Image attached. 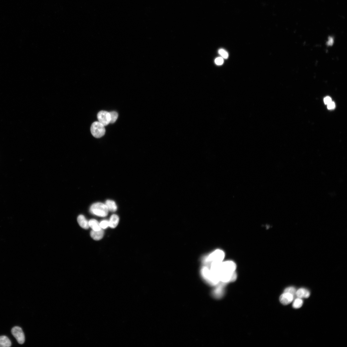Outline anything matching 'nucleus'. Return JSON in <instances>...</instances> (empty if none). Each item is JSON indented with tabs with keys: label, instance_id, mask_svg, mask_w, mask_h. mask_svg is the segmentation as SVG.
Returning <instances> with one entry per match:
<instances>
[{
	"label": "nucleus",
	"instance_id": "f257e3e1",
	"mask_svg": "<svg viewBox=\"0 0 347 347\" xmlns=\"http://www.w3.org/2000/svg\"><path fill=\"white\" fill-rule=\"evenodd\" d=\"M207 266L220 283L226 284L234 281L236 279V265L232 261L216 262Z\"/></svg>",
	"mask_w": 347,
	"mask_h": 347
},
{
	"label": "nucleus",
	"instance_id": "f03ea898",
	"mask_svg": "<svg viewBox=\"0 0 347 347\" xmlns=\"http://www.w3.org/2000/svg\"><path fill=\"white\" fill-rule=\"evenodd\" d=\"M224 252L220 249H217L211 253L203 260L204 263L207 265L211 263L223 261L225 257Z\"/></svg>",
	"mask_w": 347,
	"mask_h": 347
},
{
	"label": "nucleus",
	"instance_id": "7ed1b4c3",
	"mask_svg": "<svg viewBox=\"0 0 347 347\" xmlns=\"http://www.w3.org/2000/svg\"><path fill=\"white\" fill-rule=\"evenodd\" d=\"M108 210L103 203L97 202L92 204L90 208V213L93 215L100 217H105L108 214Z\"/></svg>",
	"mask_w": 347,
	"mask_h": 347
},
{
	"label": "nucleus",
	"instance_id": "20e7f679",
	"mask_svg": "<svg viewBox=\"0 0 347 347\" xmlns=\"http://www.w3.org/2000/svg\"><path fill=\"white\" fill-rule=\"evenodd\" d=\"M90 131L94 137L99 138L104 136L106 132L105 126L99 122H95L91 125Z\"/></svg>",
	"mask_w": 347,
	"mask_h": 347
},
{
	"label": "nucleus",
	"instance_id": "39448f33",
	"mask_svg": "<svg viewBox=\"0 0 347 347\" xmlns=\"http://www.w3.org/2000/svg\"><path fill=\"white\" fill-rule=\"evenodd\" d=\"M11 333L19 344H22L24 343L25 336L21 327L17 326L14 327L11 330Z\"/></svg>",
	"mask_w": 347,
	"mask_h": 347
},
{
	"label": "nucleus",
	"instance_id": "423d86ee",
	"mask_svg": "<svg viewBox=\"0 0 347 347\" xmlns=\"http://www.w3.org/2000/svg\"><path fill=\"white\" fill-rule=\"evenodd\" d=\"M98 122L104 126L107 125L111 122V115L109 112L105 111H100L98 114Z\"/></svg>",
	"mask_w": 347,
	"mask_h": 347
},
{
	"label": "nucleus",
	"instance_id": "0eeeda50",
	"mask_svg": "<svg viewBox=\"0 0 347 347\" xmlns=\"http://www.w3.org/2000/svg\"><path fill=\"white\" fill-rule=\"evenodd\" d=\"M293 296L292 294L288 293H284L280 296V301L282 304L287 305L293 301Z\"/></svg>",
	"mask_w": 347,
	"mask_h": 347
},
{
	"label": "nucleus",
	"instance_id": "6e6552de",
	"mask_svg": "<svg viewBox=\"0 0 347 347\" xmlns=\"http://www.w3.org/2000/svg\"><path fill=\"white\" fill-rule=\"evenodd\" d=\"M224 284L220 283L216 286V287L213 292L214 296L217 298L221 297L224 293Z\"/></svg>",
	"mask_w": 347,
	"mask_h": 347
},
{
	"label": "nucleus",
	"instance_id": "1a4fd4ad",
	"mask_svg": "<svg viewBox=\"0 0 347 347\" xmlns=\"http://www.w3.org/2000/svg\"><path fill=\"white\" fill-rule=\"evenodd\" d=\"M77 221L80 226L84 229H88L89 228V222L84 215H79L77 218Z\"/></svg>",
	"mask_w": 347,
	"mask_h": 347
},
{
	"label": "nucleus",
	"instance_id": "9d476101",
	"mask_svg": "<svg viewBox=\"0 0 347 347\" xmlns=\"http://www.w3.org/2000/svg\"><path fill=\"white\" fill-rule=\"evenodd\" d=\"M104 234V232L102 229L98 231L92 230L90 232V236L93 239L99 241L103 238Z\"/></svg>",
	"mask_w": 347,
	"mask_h": 347
},
{
	"label": "nucleus",
	"instance_id": "9b49d317",
	"mask_svg": "<svg viewBox=\"0 0 347 347\" xmlns=\"http://www.w3.org/2000/svg\"><path fill=\"white\" fill-rule=\"evenodd\" d=\"M119 217L116 215H113L110 217L109 221V227L112 228H115L119 223Z\"/></svg>",
	"mask_w": 347,
	"mask_h": 347
},
{
	"label": "nucleus",
	"instance_id": "f8f14e48",
	"mask_svg": "<svg viewBox=\"0 0 347 347\" xmlns=\"http://www.w3.org/2000/svg\"><path fill=\"white\" fill-rule=\"evenodd\" d=\"M310 293L307 290L304 288L299 289L296 293V295L300 298H307L310 297Z\"/></svg>",
	"mask_w": 347,
	"mask_h": 347
},
{
	"label": "nucleus",
	"instance_id": "ddd939ff",
	"mask_svg": "<svg viewBox=\"0 0 347 347\" xmlns=\"http://www.w3.org/2000/svg\"><path fill=\"white\" fill-rule=\"evenodd\" d=\"M89 227L92 228V230L98 231L102 229L100 225V223L95 219H92L90 220L89 222Z\"/></svg>",
	"mask_w": 347,
	"mask_h": 347
},
{
	"label": "nucleus",
	"instance_id": "4468645a",
	"mask_svg": "<svg viewBox=\"0 0 347 347\" xmlns=\"http://www.w3.org/2000/svg\"><path fill=\"white\" fill-rule=\"evenodd\" d=\"M11 345V342L7 336H0V347H9Z\"/></svg>",
	"mask_w": 347,
	"mask_h": 347
},
{
	"label": "nucleus",
	"instance_id": "2eb2a0df",
	"mask_svg": "<svg viewBox=\"0 0 347 347\" xmlns=\"http://www.w3.org/2000/svg\"><path fill=\"white\" fill-rule=\"evenodd\" d=\"M105 205L108 210L112 211V212H115L117 210V206L115 202L114 201L108 200L106 201Z\"/></svg>",
	"mask_w": 347,
	"mask_h": 347
},
{
	"label": "nucleus",
	"instance_id": "dca6fc26",
	"mask_svg": "<svg viewBox=\"0 0 347 347\" xmlns=\"http://www.w3.org/2000/svg\"><path fill=\"white\" fill-rule=\"evenodd\" d=\"M303 301L301 298H298L296 299L293 305V307L295 309L300 308L302 306Z\"/></svg>",
	"mask_w": 347,
	"mask_h": 347
},
{
	"label": "nucleus",
	"instance_id": "f3484780",
	"mask_svg": "<svg viewBox=\"0 0 347 347\" xmlns=\"http://www.w3.org/2000/svg\"><path fill=\"white\" fill-rule=\"evenodd\" d=\"M111 115V122L110 123L113 124L116 121L118 117V114L115 111H112L109 112Z\"/></svg>",
	"mask_w": 347,
	"mask_h": 347
},
{
	"label": "nucleus",
	"instance_id": "a211bd4d",
	"mask_svg": "<svg viewBox=\"0 0 347 347\" xmlns=\"http://www.w3.org/2000/svg\"><path fill=\"white\" fill-rule=\"evenodd\" d=\"M297 292L296 290L294 287H290L287 288L285 289L284 291V293H290L293 296L296 295V293Z\"/></svg>",
	"mask_w": 347,
	"mask_h": 347
},
{
	"label": "nucleus",
	"instance_id": "6ab92c4d",
	"mask_svg": "<svg viewBox=\"0 0 347 347\" xmlns=\"http://www.w3.org/2000/svg\"><path fill=\"white\" fill-rule=\"evenodd\" d=\"M218 53L223 58L227 59L228 57V53L223 49H221L219 50Z\"/></svg>",
	"mask_w": 347,
	"mask_h": 347
},
{
	"label": "nucleus",
	"instance_id": "aec40b11",
	"mask_svg": "<svg viewBox=\"0 0 347 347\" xmlns=\"http://www.w3.org/2000/svg\"><path fill=\"white\" fill-rule=\"evenodd\" d=\"M100 225L102 229H106L109 227V221L107 220H104L100 222Z\"/></svg>",
	"mask_w": 347,
	"mask_h": 347
},
{
	"label": "nucleus",
	"instance_id": "412c9836",
	"mask_svg": "<svg viewBox=\"0 0 347 347\" xmlns=\"http://www.w3.org/2000/svg\"><path fill=\"white\" fill-rule=\"evenodd\" d=\"M215 64L218 65H223L224 63L223 58L222 57L217 58L215 59Z\"/></svg>",
	"mask_w": 347,
	"mask_h": 347
},
{
	"label": "nucleus",
	"instance_id": "4be33fe9",
	"mask_svg": "<svg viewBox=\"0 0 347 347\" xmlns=\"http://www.w3.org/2000/svg\"><path fill=\"white\" fill-rule=\"evenodd\" d=\"M324 101L325 104L326 105H328L329 103L331 102L332 99L330 97H327L324 98Z\"/></svg>",
	"mask_w": 347,
	"mask_h": 347
},
{
	"label": "nucleus",
	"instance_id": "5701e85b",
	"mask_svg": "<svg viewBox=\"0 0 347 347\" xmlns=\"http://www.w3.org/2000/svg\"><path fill=\"white\" fill-rule=\"evenodd\" d=\"M335 103L332 101L327 105V108L329 109H334L335 107Z\"/></svg>",
	"mask_w": 347,
	"mask_h": 347
},
{
	"label": "nucleus",
	"instance_id": "b1692460",
	"mask_svg": "<svg viewBox=\"0 0 347 347\" xmlns=\"http://www.w3.org/2000/svg\"><path fill=\"white\" fill-rule=\"evenodd\" d=\"M334 43V40L333 39L332 37H329L328 40L327 42V45L329 46H331Z\"/></svg>",
	"mask_w": 347,
	"mask_h": 347
}]
</instances>
